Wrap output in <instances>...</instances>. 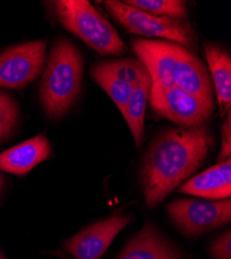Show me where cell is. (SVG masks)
Segmentation results:
<instances>
[{"instance_id":"obj_1","label":"cell","mask_w":231,"mask_h":259,"mask_svg":"<svg viewBox=\"0 0 231 259\" xmlns=\"http://www.w3.org/2000/svg\"><path fill=\"white\" fill-rule=\"evenodd\" d=\"M214 138L206 125L193 128H166L146 152L141 183L148 206L154 207L203 163Z\"/></svg>"},{"instance_id":"obj_2","label":"cell","mask_w":231,"mask_h":259,"mask_svg":"<svg viewBox=\"0 0 231 259\" xmlns=\"http://www.w3.org/2000/svg\"><path fill=\"white\" fill-rule=\"evenodd\" d=\"M131 47L150 73L151 92L178 86L208 103H214L211 77L194 53L168 40L132 38Z\"/></svg>"},{"instance_id":"obj_3","label":"cell","mask_w":231,"mask_h":259,"mask_svg":"<svg viewBox=\"0 0 231 259\" xmlns=\"http://www.w3.org/2000/svg\"><path fill=\"white\" fill-rule=\"evenodd\" d=\"M83 59L66 37H58L40 81L39 100L50 118L64 116L81 91Z\"/></svg>"},{"instance_id":"obj_4","label":"cell","mask_w":231,"mask_h":259,"mask_svg":"<svg viewBox=\"0 0 231 259\" xmlns=\"http://www.w3.org/2000/svg\"><path fill=\"white\" fill-rule=\"evenodd\" d=\"M51 7L59 23L101 55L128 51L116 29L87 0H57Z\"/></svg>"},{"instance_id":"obj_5","label":"cell","mask_w":231,"mask_h":259,"mask_svg":"<svg viewBox=\"0 0 231 259\" xmlns=\"http://www.w3.org/2000/svg\"><path fill=\"white\" fill-rule=\"evenodd\" d=\"M103 4L112 18L133 34L166 38L184 48L193 46V30L182 20L156 17L115 0H107Z\"/></svg>"},{"instance_id":"obj_6","label":"cell","mask_w":231,"mask_h":259,"mask_svg":"<svg viewBox=\"0 0 231 259\" xmlns=\"http://www.w3.org/2000/svg\"><path fill=\"white\" fill-rule=\"evenodd\" d=\"M149 100L157 114L182 128L205 125L214 110V103H208L178 86L151 92Z\"/></svg>"},{"instance_id":"obj_7","label":"cell","mask_w":231,"mask_h":259,"mask_svg":"<svg viewBox=\"0 0 231 259\" xmlns=\"http://www.w3.org/2000/svg\"><path fill=\"white\" fill-rule=\"evenodd\" d=\"M172 222L187 236H196L226 225L231 220L230 199L204 201L180 199L167 205Z\"/></svg>"},{"instance_id":"obj_8","label":"cell","mask_w":231,"mask_h":259,"mask_svg":"<svg viewBox=\"0 0 231 259\" xmlns=\"http://www.w3.org/2000/svg\"><path fill=\"white\" fill-rule=\"evenodd\" d=\"M46 41L35 40L11 47L0 54V86L20 90L34 80L43 68Z\"/></svg>"},{"instance_id":"obj_9","label":"cell","mask_w":231,"mask_h":259,"mask_svg":"<svg viewBox=\"0 0 231 259\" xmlns=\"http://www.w3.org/2000/svg\"><path fill=\"white\" fill-rule=\"evenodd\" d=\"M131 221L128 215H113L98 221L67 241L65 250L76 259H99Z\"/></svg>"},{"instance_id":"obj_10","label":"cell","mask_w":231,"mask_h":259,"mask_svg":"<svg viewBox=\"0 0 231 259\" xmlns=\"http://www.w3.org/2000/svg\"><path fill=\"white\" fill-rule=\"evenodd\" d=\"M50 155L51 147L48 139L44 135H38L0 154V170L24 176Z\"/></svg>"},{"instance_id":"obj_11","label":"cell","mask_w":231,"mask_h":259,"mask_svg":"<svg viewBox=\"0 0 231 259\" xmlns=\"http://www.w3.org/2000/svg\"><path fill=\"white\" fill-rule=\"evenodd\" d=\"M181 254L153 223L146 222L123 249L118 259H174Z\"/></svg>"},{"instance_id":"obj_12","label":"cell","mask_w":231,"mask_h":259,"mask_svg":"<svg viewBox=\"0 0 231 259\" xmlns=\"http://www.w3.org/2000/svg\"><path fill=\"white\" fill-rule=\"evenodd\" d=\"M179 192L207 199H225L231 194L230 158L188 181Z\"/></svg>"},{"instance_id":"obj_13","label":"cell","mask_w":231,"mask_h":259,"mask_svg":"<svg viewBox=\"0 0 231 259\" xmlns=\"http://www.w3.org/2000/svg\"><path fill=\"white\" fill-rule=\"evenodd\" d=\"M204 52L215 84L220 114L225 116L231 106V57L214 44H205Z\"/></svg>"},{"instance_id":"obj_14","label":"cell","mask_w":231,"mask_h":259,"mask_svg":"<svg viewBox=\"0 0 231 259\" xmlns=\"http://www.w3.org/2000/svg\"><path fill=\"white\" fill-rule=\"evenodd\" d=\"M151 88L152 79L151 76L148 75L140 80L134 88L123 114V117L125 121L128 122V125L131 130L133 139L137 147H139L143 141L146 103H148L150 98Z\"/></svg>"},{"instance_id":"obj_15","label":"cell","mask_w":231,"mask_h":259,"mask_svg":"<svg viewBox=\"0 0 231 259\" xmlns=\"http://www.w3.org/2000/svg\"><path fill=\"white\" fill-rule=\"evenodd\" d=\"M97 66L113 77L131 84L133 88L145 76L150 75L142 61L135 58H124L98 62Z\"/></svg>"},{"instance_id":"obj_16","label":"cell","mask_w":231,"mask_h":259,"mask_svg":"<svg viewBox=\"0 0 231 259\" xmlns=\"http://www.w3.org/2000/svg\"><path fill=\"white\" fill-rule=\"evenodd\" d=\"M91 76L101 88L109 95V97L112 99V101L123 115L132 92L134 90L133 86L127 82L113 77L106 72H104L97 64H95L94 68L91 69Z\"/></svg>"},{"instance_id":"obj_17","label":"cell","mask_w":231,"mask_h":259,"mask_svg":"<svg viewBox=\"0 0 231 259\" xmlns=\"http://www.w3.org/2000/svg\"><path fill=\"white\" fill-rule=\"evenodd\" d=\"M122 3L156 17L182 20L187 16V5L181 0H127Z\"/></svg>"},{"instance_id":"obj_18","label":"cell","mask_w":231,"mask_h":259,"mask_svg":"<svg viewBox=\"0 0 231 259\" xmlns=\"http://www.w3.org/2000/svg\"><path fill=\"white\" fill-rule=\"evenodd\" d=\"M19 115L16 102L7 94L0 93V142L9 137Z\"/></svg>"},{"instance_id":"obj_19","label":"cell","mask_w":231,"mask_h":259,"mask_svg":"<svg viewBox=\"0 0 231 259\" xmlns=\"http://www.w3.org/2000/svg\"><path fill=\"white\" fill-rule=\"evenodd\" d=\"M211 253L215 259H231V233H223L214 242Z\"/></svg>"},{"instance_id":"obj_20","label":"cell","mask_w":231,"mask_h":259,"mask_svg":"<svg viewBox=\"0 0 231 259\" xmlns=\"http://www.w3.org/2000/svg\"><path fill=\"white\" fill-rule=\"evenodd\" d=\"M231 153V112H227V117L222 125V147L218 158L219 163L230 158Z\"/></svg>"},{"instance_id":"obj_21","label":"cell","mask_w":231,"mask_h":259,"mask_svg":"<svg viewBox=\"0 0 231 259\" xmlns=\"http://www.w3.org/2000/svg\"><path fill=\"white\" fill-rule=\"evenodd\" d=\"M4 189H5V180H4L3 176H2V175H0V194H2V193H3Z\"/></svg>"},{"instance_id":"obj_22","label":"cell","mask_w":231,"mask_h":259,"mask_svg":"<svg viewBox=\"0 0 231 259\" xmlns=\"http://www.w3.org/2000/svg\"><path fill=\"white\" fill-rule=\"evenodd\" d=\"M174 259H184V256H183V254H181V255H179V256L175 257Z\"/></svg>"},{"instance_id":"obj_23","label":"cell","mask_w":231,"mask_h":259,"mask_svg":"<svg viewBox=\"0 0 231 259\" xmlns=\"http://www.w3.org/2000/svg\"><path fill=\"white\" fill-rule=\"evenodd\" d=\"M0 259H5V258H4V256L2 255V253H0Z\"/></svg>"}]
</instances>
